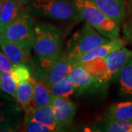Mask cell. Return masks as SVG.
Wrapping results in <instances>:
<instances>
[{"mask_svg": "<svg viewBox=\"0 0 132 132\" xmlns=\"http://www.w3.org/2000/svg\"><path fill=\"white\" fill-rule=\"evenodd\" d=\"M34 31L33 49L41 67L47 66L61 57L64 38L60 29L52 24L38 21L35 23Z\"/></svg>", "mask_w": 132, "mask_h": 132, "instance_id": "obj_1", "label": "cell"}, {"mask_svg": "<svg viewBox=\"0 0 132 132\" xmlns=\"http://www.w3.org/2000/svg\"><path fill=\"white\" fill-rule=\"evenodd\" d=\"M27 9L30 14L42 19L69 22L82 20L73 0H33Z\"/></svg>", "mask_w": 132, "mask_h": 132, "instance_id": "obj_2", "label": "cell"}, {"mask_svg": "<svg viewBox=\"0 0 132 132\" xmlns=\"http://www.w3.org/2000/svg\"><path fill=\"white\" fill-rule=\"evenodd\" d=\"M110 40L86 22L68 41L64 53L73 67L87 53Z\"/></svg>", "mask_w": 132, "mask_h": 132, "instance_id": "obj_3", "label": "cell"}, {"mask_svg": "<svg viewBox=\"0 0 132 132\" xmlns=\"http://www.w3.org/2000/svg\"><path fill=\"white\" fill-rule=\"evenodd\" d=\"M82 20L111 40L119 38L120 24L103 13L93 0H73Z\"/></svg>", "mask_w": 132, "mask_h": 132, "instance_id": "obj_4", "label": "cell"}, {"mask_svg": "<svg viewBox=\"0 0 132 132\" xmlns=\"http://www.w3.org/2000/svg\"><path fill=\"white\" fill-rule=\"evenodd\" d=\"M35 21L29 12L25 13L0 34L6 40L18 44L30 53L35 42Z\"/></svg>", "mask_w": 132, "mask_h": 132, "instance_id": "obj_5", "label": "cell"}, {"mask_svg": "<svg viewBox=\"0 0 132 132\" xmlns=\"http://www.w3.org/2000/svg\"><path fill=\"white\" fill-rule=\"evenodd\" d=\"M71 68L72 65L63 52L61 57L57 60L38 69V78L44 81L46 84L50 87L68 76Z\"/></svg>", "mask_w": 132, "mask_h": 132, "instance_id": "obj_6", "label": "cell"}, {"mask_svg": "<svg viewBox=\"0 0 132 132\" xmlns=\"http://www.w3.org/2000/svg\"><path fill=\"white\" fill-rule=\"evenodd\" d=\"M68 75L73 81L76 94L83 95L106 87L98 78H95L86 71L80 65L72 67Z\"/></svg>", "mask_w": 132, "mask_h": 132, "instance_id": "obj_7", "label": "cell"}, {"mask_svg": "<svg viewBox=\"0 0 132 132\" xmlns=\"http://www.w3.org/2000/svg\"><path fill=\"white\" fill-rule=\"evenodd\" d=\"M51 104L55 114L58 129L71 124L76 113V106L73 101L68 97L53 96Z\"/></svg>", "mask_w": 132, "mask_h": 132, "instance_id": "obj_8", "label": "cell"}, {"mask_svg": "<svg viewBox=\"0 0 132 132\" xmlns=\"http://www.w3.org/2000/svg\"><path fill=\"white\" fill-rule=\"evenodd\" d=\"M21 106L0 101V131H16L21 127Z\"/></svg>", "mask_w": 132, "mask_h": 132, "instance_id": "obj_9", "label": "cell"}, {"mask_svg": "<svg viewBox=\"0 0 132 132\" xmlns=\"http://www.w3.org/2000/svg\"><path fill=\"white\" fill-rule=\"evenodd\" d=\"M104 58L106 66L104 82L107 85L114 76L118 75L123 66L131 60L132 51L123 46Z\"/></svg>", "mask_w": 132, "mask_h": 132, "instance_id": "obj_10", "label": "cell"}, {"mask_svg": "<svg viewBox=\"0 0 132 132\" xmlns=\"http://www.w3.org/2000/svg\"><path fill=\"white\" fill-rule=\"evenodd\" d=\"M28 12L24 5L15 0H5L0 13V33L4 32L10 24Z\"/></svg>", "mask_w": 132, "mask_h": 132, "instance_id": "obj_11", "label": "cell"}, {"mask_svg": "<svg viewBox=\"0 0 132 132\" xmlns=\"http://www.w3.org/2000/svg\"><path fill=\"white\" fill-rule=\"evenodd\" d=\"M103 13L120 24L125 19L126 10L124 0H93Z\"/></svg>", "mask_w": 132, "mask_h": 132, "instance_id": "obj_12", "label": "cell"}, {"mask_svg": "<svg viewBox=\"0 0 132 132\" xmlns=\"http://www.w3.org/2000/svg\"><path fill=\"white\" fill-rule=\"evenodd\" d=\"M0 47L13 64H27L30 61V53L15 43L0 35Z\"/></svg>", "mask_w": 132, "mask_h": 132, "instance_id": "obj_13", "label": "cell"}, {"mask_svg": "<svg viewBox=\"0 0 132 132\" xmlns=\"http://www.w3.org/2000/svg\"><path fill=\"white\" fill-rule=\"evenodd\" d=\"M125 43H126L123 39H120L119 38L110 40L108 42L105 43L104 44H102V45L96 47L94 49H93L90 52L87 53L85 55H84L81 58L80 60L74 66L79 65V64L82 63V62L90 61V60H94V59L104 58V57H107L111 53H112L114 51H116L121 47L124 46Z\"/></svg>", "mask_w": 132, "mask_h": 132, "instance_id": "obj_14", "label": "cell"}, {"mask_svg": "<svg viewBox=\"0 0 132 132\" xmlns=\"http://www.w3.org/2000/svg\"><path fill=\"white\" fill-rule=\"evenodd\" d=\"M35 82V79L32 77L29 80L19 83L17 86L15 99L25 113L30 112L34 95Z\"/></svg>", "mask_w": 132, "mask_h": 132, "instance_id": "obj_15", "label": "cell"}, {"mask_svg": "<svg viewBox=\"0 0 132 132\" xmlns=\"http://www.w3.org/2000/svg\"><path fill=\"white\" fill-rule=\"evenodd\" d=\"M35 86H34V95L33 100L31 104L30 113L34 109L45 106L52 104V95L49 87L44 81L40 79H35Z\"/></svg>", "mask_w": 132, "mask_h": 132, "instance_id": "obj_16", "label": "cell"}, {"mask_svg": "<svg viewBox=\"0 0 132 132\" xmlns=\"http://www.w3.org/2000/svg\"><path fill=\"white\" fill-rule=\"evenodd\" d=\"M26 114H29L33 120L48 127L52 131H59L52 104L34 109L30 113H26Z\"/></svg>", "mask_w": 132, "mask_h": 132, "instance_id": "obj_17", "label": "cell"}, {"mask_svg": "<svg viewBox=\"0 0 132 132\" xmlns=\"http://www.w3.org/2000/svg\"><path fill=\"white\" fill-rule=\"evenodd\" d=\"M132 101L112 104L104 114L103 120H131Z\"/></svg>", "mask_w": 132, "mask_h": 132, "instance_id": "obj_18", "label": "cell"}, {"mask_svg": "<svg viewBox=\"0 0 132 132\" xmlns=\"http://www.w3.org/2000/svg\"><path fill=\"white\" fill-rule=\"evenodd\" d=\"M92 129L94 131L132 132V119L103 120L94 125Z\"/></svg>", "mask_w": 132, "mask_h": 132, "instance_id": "obj_19", "label": "cell"}, {"mask_svg": "<svg viewBox=\"0 0 132 132\" xmlns=\"http://www.w3.org/2000/svg\"><path fill=\"white\" fill-rule=\"evenodd\" d=\"M118 84L121 95L132 98V59L118 73Z\"/></svg>", "mask_w": 132, "mask_h": 132, "instance_id": "obj_20", "label": "cell"}, {"mask_svg": "<svg viewBox=\"0 0 132 132\" xmlns=\"http://www.w3.org/2000/svg\"><path fill=\"white\" fill-rule=\"evenodd\" d=\"M49 88L53 96L69 98L75 92L73 81L69 75L61 81L51 85Z\"/></svg>", "mask_w": 132, "mask_h": 132, "instance_id": "obj_21", "label": "cell"}, {"mask_svg": "<svg viewBox=\"0 0 132 132\" xmlns=\"http://www.w3.org/2000/svg\"><path fill=\"white\" fill-rule=\"evenodd\" d=\"M18 84L13 79L10 72H3L1 83V90L13 98H15Z\"/></svg>", "mask_w": 132, "mask_h": 132, "instance_id": "obj_22", "label": "cell"}, {"mask_svg": "<svg viewBox=\"0 0 132 132\" xmlns=\"http://www.w3.org/2000/svg\"><path fill=\"white\" fill-rule=\"evenodd\" d=\"M10 73L17 84L29 80L32 78L29 67L24 64H14Z\"/></svg>", "mask_w": 132, "mask_h": 132, "instance_id": "obj_23", "label": "cell"}, {"mask_svg": "<svg viewBox=\"0 0 132 132\" xmlns=\"http://www.w3.org/2000/svg\"><path fill=\"white\" fill-rule=\"evenodd\" d=\"M23 131L28 132H52L49 128L33 120L29 114H25Z\"/></svg>", "mask_w": 132, "mask_h": 132, "instance_id": "obj_24", "label": "cell"}, {"mask_svg": "<svg viewBox=\"0 0 132 132\" xmlns=\"http://www.w3.org/2000/svg\"><path fill=\"white\" fill-rule=\"evenodd\" d=\"M13 63L11 62L3 51L0 50V69L2 72H10Z\"/></svg>", "mask_w": 132, "mask_h": 132, "instance_id": "obj_25", "label": "cell"}, {"mask_svg": "<svg viewBox=\"0 0 132 132\" xmlns=\"http://www.w3.org/2000/svg\"><path fill=\"white\" fill-rule=\"evenodd\" d=\"M15 1L21 3V4H22V5H28L29 3H30L31 2H32L33 0H15Z\"/></svg>", "mask_w": 132, "mask_h": 132, "instance_id": "obj_26", "label": "cell"}, {"mask_svg": "<svg viewBox=\"0 0 132 132\" xmlns=\"http://www.w3.org/2000/svg\"><path fill=\"white\" fill-rule=\"evenodd\" d=\"M4 2H5V0H0V13H1V11L2 10V7H3Z\"/></svg>", "mask_w": 132, "mask_h": 132, "instance_id": "obj_27", "label": "cell"}, {"mask_svg": "<svg viewBox=\"0 0 132 132\" xmlns=\"http://www.w3.org/2000/svg\"><path fill=\"white\" fill-rule=\"evenodd\" d=\"M2 71L0 69V90H1V83H2Z\"/></svg>", "mask_w": 132, "mask_h": 132, "instance_id": "obj_28", "label": "cell"}, {"mask_svg": "<svg viewBox=\"0 0 132 132\" xmlns=\"http://www.w3.org/2000/svg\"><path fill=\"white\" fill-rule=\"evenodd\" d=\"M0 34H1V33H0Z\"/></svg>", "mask_w": 132, "mask_h": 132, "instance_id": "obj_29", "label": "cell"}]
</instances>
